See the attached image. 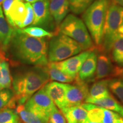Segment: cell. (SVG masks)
I'll use <instances>...</instances> for the list:
<instances>
[{
    "mask_svg": "<svg viewBox=\"0 0 123 123\" xmlns=\"http://www.w3.org/2000/svg\"><path fill=\"white\" fill-rule=\"evenodd\" d=\"M13 55L25 63L37 67H46L48 64L47 47L43 38H35L14 29L10 46Z\"/></svg>",
    "mask_w": 123,
    "mask_h": 123,
    "instance_id": "cell-1",
    "label": "cell"
},
{
    "mask_svg": "<svg viewBox=\"0 0 123 123\" xmlns=\"http://www.w3.org/2000/svg\"><path fill=\"white\" fill-rule=\"evenodd\" d=\"M49 80L50 78L45 67H37L15 75L12 81V87L16 102L24 105Z\"/></svg>",
    "mask_w": 123,
    "mask_h": 123,
    "instance_id": "cell-2",
    "label": "cell"
},
{
    "mask_svg": "<svg viewBox=\"0 0 123 123\" xmlns=\"http://www.w3.org/2000/svg\"><path fill=\"white\" fill-rule=\"evenodd\" d=\"M111 0H95L83 15L86 27L95 45L101 49L104 27Z\"/></svg>",
    "mask_w": 123,
    "mask_h": 123,
    "instance_id": "cell-3",
    "label": "cell"
},
{
    "mask_svg": "<svg viewBox=\"0 0 123 123\" xmlns=\"http://www.w3.org/2000/svg\"><path fill=\"white\" fill-rule=\"evenodd\" d=\"M121 37H123V7L111 2L106 15L101 49L110 52L115 41Z\"/></svg>",
    "mask_w": 123,
    "mask_h": 123,
    "instance_id": "cell-4",
    "label": "cell"
},
{
    "mask_svg": "<svg viewBox=\"0 0 123 123\" xmlns=\"http://www.w3.org/2000/svg\"><path fill=\"white\" fill-rule=\"evenodd\" d=\"M58 27V32L76 41L83 50H92L94 47L84 22L73 14L66 16Z\"/></svg>",
    "mask_w": 123,
    "mask_h": 123,
    "instance_id": "cell-5",
    "label": "cell"
},
{
    "mask_svg": "<svg viewBox=\"0 0 123 123\" xmlns=\"http://www.w3.org/2000/svg\"><path fill=\"white\" fill-rule=\"evenodd\" d=\"M82 48L76 41L58 32L50 40L47 50L49 62H57L78 55Z\"/></svg>",
    "mask_w": 123,
    "mask_h": 123,
    "instance_id": "cell-6",
    "label": "cell"
},
{
    "mask_svg": "<svg viewBox=\"0 0 123 123\" xmlns=\"http://www.w3.org/2000/svg\"><path fill=\"white\" fill-rule=\"evenodd\" d=\"M24 106L29 111L49 120L51 113L56 108L53 101L46 93L43 87L35 92Z\"/></svg>",
    "mask_w": 123,
    "mask_h": 123,
    "instance_id": "cell-7",
    "label": "cell"
},
{
    "mask_svg": "<svg viewBox=\"0 0 123 123\" xmlns=\"http://www.w3.org/2000/svg\"><path fill=\"white\" fill-rule=\"evenodd\" d=\"M74 84H69L66 92L64 107L81 105L88 96L89 88L87 82L75 78Z\"/></svg>",
    "mask_w": 123,
    "mask_h": 123,
    "instance_id": "cell-8",
    "label": "cell"
},
{
    "mask_svg": "<svg viewBox=\"0 0 123 123\" xmlns=\"http://www.w3.org/2000/svg\"><path fill=\"white\" fill-rule=\"evenodd\" d=\"M91 51H86L63 61L57 62L58 66L65 74L75 79Z\"/></svg>",
    "mask_w": 123,
    "mask_h": 123,
    "instance_id": "cell-9",
    "label": "cell"
},
{
    "mask_svg": "<svg viewBox=\"0 0 123 123\" xmlns=\"http://www.w3.org/2000/svg\"><path fill=\"white\" fill-rule=\"evenodd\" d=\"M50 0H39L32 4L34 18L32 25L44 27L53 25V18L49 9Z\"/></svg>",
    "mask_w": 123,
    "mask_h": 123,
    "instance_id": "cell-10",
    "label": "cell"
},
{
    "mask_svg": "<svg viewBox=\"0 0 123 123\" xmlns=\"http://www.w3.org/2000/svg\"><path fill=\"white\" fill-rule=\"evenodd\" d=\"M123 75V69L116 67L112 63L107 55L101 54L97 59L95 80H100L110 76Z\"/></svg>",
    "mask_w": 123,
    "mask_h": 123,
    "instance_id": "cell-11",
    "label": "cell"
},
{
    "mask_svg": "<svg viewBox=\"0 0 123 123\" xmlns=\"http://www.w3.org/2000/svg\"><path fill=\"white\" fill-rule=\"evenodd\" d=\"M68 86L69 84L54 81L48 82L43 86L46 93L60 110L63 108L64 107L66 92Z\"/></svg>",
    "mask_w": 123,
    "mask_h": 123,
    "instance_id": "cell-12",
    "label": "cell"
},
{
    "mask_svg": "<svg viewBox=\"0 0 123 123\" xmlns=\"http://www.w3.org/2000/svg\"><path fill=\"white\" fill-rule=\"evenodd\" d=\"M26 8L24 3L14 0L5 15L6 19L14 28L21 29L26 16Z\"/></svg>",
    "mask_w": 123,
    "mask_h": 123,
    "instance_id": "cell-13",
    "label": "cell"
},
{
    "mask_svg": "<svg viewBox=\"0 0 123 123\" xmlns=\"http://www.w3.org/2000/svg\"><path fill=\"white\" fill-rule=\"evenodd\" d=\"M68 0H50L49 9L52 17L58 27L63 21L68 13Z\"/></svg>",
    "mask_w": 123,
    "mask_h": 123,
    "instance_id": "cell-14",
    "label": "cell"
},
{
    "mask_svg": "<svg viewBox=\"0 0 123 123\" xmlns=\"http://www.w3.org/2000/svg\"><path fill=\"white\" fill-rule=\"evenodd\" d=\"M97 59L98 58L96 53L91 51L81 66L77 78L85 82L92 80L95 77L96 72Z\"/></svg>",
    "mask_w": 123,
    "mask_h": 123,
    "instance_id": "cell-15",
    "label": "cell"
},
{
    "mask_svg": "<svg viewBox=\"0 0 123 123\" xmlns=\"http://www.w3.org/2000/svg\"><path fill=\"white\" fill-rule=\"evenodd\" d=\"M14 29L5 18L2 7L0 6V50L6 51L9 48Z\"/></svg>",
    "mask_w": 123,
    "mask_h": 123,
    "instance_id": "cell-16",
    "label": "cell"
},
{
    "mask_svg": "<svg viewBox=\"0 0 123 123\" xmlns=\"http://www.w3.org/2000/svg\"><path fill=\"white\" fill-rule=\"evenodd\" d=\"M67 123H83L87 119V112L81 105L65 107L61 110Z\"/></svg>",
    "mask_w": 123,
    "mask_h": 123,
    "instance_id": "cell-17",
    "label": "cell"
},
{
    "mask_svg": "<svg viewBox=\"0 0 123 123\" xmlns=\"http://www.w3.org/2000/svg\"><path fill=\"white\" fill-rule=\"evenodd\" d=\"M85 102L95 104L103 108L116 112L121 116L123 114V107L111 94L105 98L100 99L87 98Z\"/></svg>",
    "mask_w": 123,
    "mask_h": 123,
    "instance_id": "cell-18",
    "label": "cell"
},
{
    "mask_svg": "<svg viewBox=\"0 0 123 123\" xmlns=\"http://www.w3.org/2000/svg\"><path fill=\"white\" fill-rule=\"evenodd\" d=\"M50 79L60 83H71L75 79L65 74L58 66V62H49L45 67Z\"/></svg>",
    "mask_w": 123,
    "mask_h": 123,
    "instance_id": "cell-19",
    "label": "cell"
},
{
    "mask_svg": "<svg viewBox=\"0 0 123 123\" xmlns=\"http://www.w3.org/2000/svg\"><path fill=\"white\" fill-rule=\"evenodd\" d=\"M110 79H104L95 82L89 90L87 98L93 99H100L110 95L109 91Z\"/></svg>",
    "mask_w": 123,
    "mask_h": 123,
    "instance_id": "cell-20",
    "label": "cell"
},
{
    "mask_svg": "<svg viewBox=\"0 0 123 123\" xmlns=\"http://www.w3.org/2000/svg\"><path fill=\"white\" fill-rule=\"evenodd\" d=\"M15 109V112L24 123H49V119L29 111L25 108L24 104H18Z\"/></svg>",
    "mask_w": 123,
    "mask_h": 123,
    "instance_id": "cell-21",
    "label": "cell"
},
{
    "mask_svg": "<svg viewBox=\"0 0 123 123\" xmlns=\"http://www.w3.org/2000/svg\"><path fill=\"white\" fill-rule=\"evenodd\" d=\"M12 86V80L9 65L4 56L0 61V90L11 88Z\"/></svg>",
    "mask_w": 123,
    "mask_h": 123,
    "instance_id": "cell-22",
    "label": "cell"
},
{
    "mask_svg": "<svg viewBox=\"0 0 123 123\" xmlns=\"http://www.w3.org/2000/svg\"><path fill=\"white\" fill-rule=\"evenodd\" d=\"M87 112V119L93 122L102 123L104 117V108L95 104L85 103L81 105Z\"/></svg>",
    "mask_w": 123,
    "mask_h": 123,
    "instance_id": "cell-23",
    "label": "cell"
},
{
    "mask_svg": "<svg viewBox=\"0 0 123 123\" xmlns=\"http://www.w3.org/2000/svg\"><path fill=\"white\" fill-rule=\"evenodd\" d=\"M112 58L118 65L123 66V37L118 38L112 47Z\"/></svg>",
    "mask_w": 123,
    "mask_h": 123,
    "instance_id": "cell-24",
    "label": "cell"
},
{
    "mask_svg": "<svg viewBox=\"0 0 123 123\" xmlns=\"http://www.w3.org/2000/svg\"><path fill=\"white\" fill-rule=\"evenodd\" d=\"M69 7L72 12L79 14L83 12L95 0H68Z\"/></svg>",
    "mask_w": 123,
    "mask_h": 123,
    "instance_id": "cell-25",
    "label": "cell"
},
{
    "mask_svg": "<svg viewBox=\"0 0 123 123\" xmlns=\"http://www.w3.org/2000/svg\"><path fill=\"white\" fill-rule=\"evenodd\" d=\"M21 121L19 116L12 109L0 110V123H21Z\"/></svg>",
    "mask_w": 123,
    "mask_h": 123,
    "instance_id": "cell-26",
    "label": "cell"
},
{
    "mask_svg": "<svg viewBox=\"0 0 123 123\" xmlns=\"http://www.w3.org/2000/svg\"><path fill=\"white\" fill-rule=\"evenodd\" d=\"M108 87L123 104V78L110 80Z\"/></svg>",
    "mask_w": 123,
    "mask_h": 123,
    "instance_id": "cell-27",
    "label": "cell"
},
{
    "mask_svg": "<svg viewBox=\"0 0 123 123\" xmlns=\"http://www.w3.org/2000/svg\"><path fill=\"white\" fill-rule=\"evenodd\" d=\"M21 30L27 35L35 38H44L46 37L52 38L54 35L53 33H50L48 31L39 27L31 26L21 29Z\"/></svg>",
    "mask_w": 123,
    "mask_h": 123,
    "instance_id": "cell-28",
    "label": "cell"
},
{
    "mask_svg": "<svg viewBox=\"0 0 123 123\" xmlns=\"http://www.w3.org/2000/svg\"><path fill=\"white\" fill-rule=\"evenodd\" d=\"M14 96L13 91L11 88L0 90V110L8 108L13 100Z\"/></svg>",
    "mask_w": 123,
    "mask_h": 123,
    "instance_id": "cell-29",
    "label": "cell"
},
{
    "mask_svg": "<svg viewBox=\"0 0 123 123\" xmlns=\"http://www.w3.org/2000/svg\"><path fill=\"white\" fill-rule=\"evenodd\" d=\"M25 5L26 8L27 13L24 22H23L22 26H21V29H24L25 27L27 26L33 24L34 18L33 9L31 5L29 2H26Z\"/></svg>",
    "mask_w": 123,
    "mask_h": 123,
    "instance_id": "cell-30",
    "label": "cell"
},
{
    "mask_svg": "<svg viewBox=\"0 0 123 123\" xmlns=\"http://www.w3.org/2000/svg\"><path fill=\"white\" fill-rule=\"evenodd\" d=\"M49 123H67L63 113L56 107L49 117Z\"/></svg>",
    "mask_w": 123,
    "mask_h": 123,
    "instance_id": "cell-31",
    "label": "cell"
},
{
    "mask_svg": "<svg viewBox=\"0 0 123 123\" xmlns=\"http://www.w3.org/2000/svg\"><path fill=\"white\" fill-rule=\"evenodd\" d=\"M119 113L104 108V117L102 123H113L115 120L119 116Z\"/></svg>",
    "mask_w": 123,
    "mask_h": 123,
    "instance_id": "cell-32",
    "label": "cell"
},
{
    "mask_svg": "<svg viewBox=\"0 0 123 123\" xmlns=\"http://www.w3.org/2000/svg\"><path fill=\"white\" fill-rule=\"evenodd\" d=\"M14 1V0H4V2H2V7L4 9L5 15H6L7 13Z\"/></svg>",
    "mask_w": 123,
    "mask_h": 123,
    "instance_id": "cell-33",
    "label": "cell"
},
{
    "mask_svg": "<svg viewBox=\"0 0 123 123\" xmlns=\"http://www.w3.org/2000/svg\"><path fill=\"white\" fill-rule=\"evenodd\" d=\"M111 1L123 7V0H111Z\"/></svg>",
    "mask_w": 123,
    "mask_h": 123,
    "instance_id": "cell-34",
    "label": "cell"
},
{
    "mask_svg": "<svg viewBox=\"0 0 123 123\" xmlns=\"http://www.w3.org/2000/svg\"><path fill=\"white\" fill-rule=\"evenodd\" d=\"M113 123H123V117L121 115H119L116 119L115 120Z\"/></svg>",
    "mask_w": 123,
    "mask_h": 123,
    "instance_id": "cell-35",
    "label": "cell"
},
{
    "mask_svg": "<svg viewBox=\"0 0 123 123\" xmlns=\"http://www.w3.org/2000/svg\"><path fill=\"white\" fill-rule=\"evenodd\" d=\"M25 1L26 2L30 3V4H33V3H34L35 2H37V1H39V0H25Z\"/></svg>",
    "mask_w": 123,
    "mask_h": 123,
    "instance_id": "cell-36",
    "label": "cell"
},
{
    "mask_svg": "<svg viewBox=\"0 0 123 123\" xmlns=\"http://www.w3.org/2000/svg\"><path fill=\"white\" fill-rule=\"evenodd\" d=\"M83 123H98V122H93V121H91L89 120L88 119H87L85 121H84Z\"/></svg>",
    "mask_w": 123,
    "mask_h": 123,
    "instance_id": "cell-37",
    "label": "cell"
},
{
    "mask_svg": "<svg viewBox=\"0 0 123 123\" xmlns=\"http://www.w3.org/2000/svg\"><path fill=\"white\" fill-rule=\"evenodd\" d=\"M4 53H2V51H1V50H0V61H1V59L4 57Z\"/></svg>",
    "mask_w": 123,
    "mask_h": 123,
    "instance_id": "cell-38",
    "label": "cell"
},
{
    "mask_svg": "<svg viewBox=\"0 0 123 123\" xmlns=\"http://www.w3.org/2000/svg\"><path fill=\"white\" fill-rule=\"evenodd\" d=\"M4 0H0V6H1V4H2V2H4Z\"/></svg>",
    "mask_w": 123,
    "mask_h": 123,
    "instance_id": "cell-39",
    "label": "cell"
},
{
    "mask_svg": "<svg viewBox=\"0 0 123 123\" xmlns=\"http://www.w3.org/2000/svg\"><path fill=\"white\" fill-rule=\"evenodd\" d=\"M18 1H21V2H22L23 0H18Z\"/></svg>",
    "mask_w": 123,
    "mask_h": 123,
    "instance_id": "cell-40",
    "label": "cell"
},
{
    "mask_svg": "<svg viewBox=\"0 0 123 123\" xmlns=\"http://www.w3.org/2000/svg\"><path fill=\"white\" fill-rule=\"evenodd\" d=\"M122 116V117H123V114L122 115V116Z\"/></svg>",
    "mask_w": 123,
    "mask_h": 123,
    "instance_id": "cell-41",
    "label": "cell"
}]
</instances>
